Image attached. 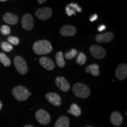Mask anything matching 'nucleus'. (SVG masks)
<instances>
[{"mask_svg": "<svg viewBox=\"0 0 127 127\" xmlns=\"http://www.w3.org/2000/svg\"><path fill=\"white\" fill-rule=\"evenodd\" d=\"M52 11L50 7H44L39 8L35 12V15L39 20L42 21L47 20L51 17Z\"/></svg>", "mask_w": 127, "mask_h": 127, "instance_id": "6", "label": "nucleus"}, {"mask_svg": "<svg viewBox=\"0 0 127 127\" xmlns=\"http://www.w3.org/2000/svg\"><path fill=\"white\" fill-rule=\"evenodd\" d=\"M67 112L75 117H79L81 114V110L77 104H72L70 106V108L67 111Z\"/></svg>", "mask_w": 127, "mask_h": 127, "instance_id": "19", "label": "nucleus"}, {"mask_svg": "<svg viewBox=\"0 0 127 127\" xmlns=\"http://www.w3.org/2000/svg\"><path fill=\"white\" fill-rule=\"evenodd\" d=\"M90 51L92 56L96 59H102L106 55V51L104 48L96 45L91 46Z\"/></svg>", "mask_w": 127, "mask_h": 127, "instance_id": "7", "label": "nucleus"}, {"mask_svg": "<svg viewBox=\"0 0 127 127\" xmlns=\"http://www.w3.org/2000/svg\"><path fill=\"white\" fill-rule=\"evenodd\" d=\"M76 12L77 11H76L75 9L71 8L70 7H66L65 8V12L69 17H70V16L72 15H75Z\"/></svg>", "mask_w": 127, "mask_h": 127, "instance_id": "28", "label": "nucleus"}, {"mask_svg": "<svg viewBox=\"0 0 127 127\" xmlns=\"http://www.w3.org/2000/svg\"><path fill=\"white\" fill-rule=\"evenodd\" d=\"M99 66L97 64H92L88 65L85 68V72L87 73H90L94 76H98L99 75Z\"/></svg>", "mask_w": 127, "mask_h": 127, "instance_id": "18", "label": "nucleus"}, {"mask_svg": "<svg viewBox=\"0 0 127 127\" xmlns=\"http://www.w3.org/2000/svg\"><path fill=\"white\" fill-rule=\"evenodd\" d=\"M91 127V126H88V127Z\"/></svg>", "mask_w": 127, "mask_h": 127, "instance_id": "35", "label": "nucleus"}, {"mask_svg": "<svg viewBox=\"0 0 127 127\" xmlns=\"http://www.w3.org/2000/svg\"><path fill=\"white\" fill-rule=\"evenodd\" d=\"M21 24L23 28L27 31H30L34 27V18L31 14H26L21 20Z\"/></svg>", "mask_w": 127, "mask_h": 127, "instance_id": "8", "label": "nucleus"}, {"mask_svg": "<svg viewBox=\"0 0 127 127\" xmlns=\"http://www.w3.org/2000/svg\"><path fill=\"white\" fill-rule=\"evenodd\" d=\"M39 62L41 65L47 70L51 71L54 69L55 64L54 62L47 57H41L39 58Z\"/></svg>", "mask_w": 127, "mask_h": 127, "instance_id": "13", "label": "nucleus"}, {"mask_svg": "<svg viewBox=\"0 0 127 127\" xmlns=\"http://www.w3.org/2000/svg\"><path fill=\"white\" fill-rule=\"evenodd\" d=\"M98 19V15L96 14H94L90 17V21L91 22H94Z\"/></svg>", "mask_w": 127, "mask_h": 127, "instance_id": "29", "label": "nucleus"}, {"mask_svg": "<svg viewBox=\"0 0 127 127\" xmlns=\"http://www.w3.org/2000/svg\"><path fill=\"white\" fill-rule=\"evenodd\" d=\"M55 84L57 86L64 92H67L70 88L69 84L66 79L63 77H57L55 79Z\"/></svg>", "mask_w": 127, "mask_h": 127, "instance_id": "10", "label": "nucleus"}, {"mask_svg": "<svg viewBox=\"0 0 127 127\" xmlns=\"http://www.w3.org/2000/svg\"><path fill=\"white\" fill-rule=\"evenodd\" d=\"M60 34L61 35L64 36H74L77 32V30L75 27L72 25H64L60 29Z\"/></svg>", "mask_w": 127, "mask_h": 127, "instance_id": "11", "label": "nucleus"}, {"mask_svg": "<svg viewBox=\"0 0 127 127\" xmlns=\"http://www.w3.org/2000/svg\"><path fill=\"white\" fill-rule=\"evenodd\" d=\"M1 47L2 50L5 52H10L13 48V47L11 44L9 42H6V41H4L1 43Z\"/></svg>", "mask_w": 127, "mask_h": 127, "instance_id": "23", "label": "nucleus"}, {"mask_svg": "<svg viewBox=\"0 0 127 127\" xmlns=\"http://www.w3.org/2000/svg\"><path fill=\"white\" fill-rule=\"evenodd\" d=\"M3 20L6 23L11 25H15L18 23V17L15 14L7 12L3 16Z\"/></svg>", "mask_w": 127, "mask_h": 127, "instance_id": "16", "label": "nucleus"}, {"mask_svg": "<svg viewBox=\"0 0 127 127\" xmlns=\"http://www.w3.org/2000/svg\"><path fill=\"white\" fill-rule=\"evenodd\" d=\"M2 103H1V101H0V110H1V108H2Z\"/></svg>", "mask_w": 127, "mask_h": 127, "instance_id": "33", "label": "nucleus"}, {"mask_svg": "<svg viewBox=\"0 0 127 127\" xmlns=\"http://www.w3.org/2000/svg\"><path fill=\"white\" fill-rule=\"evenodd\" d=\"M45 98L51 104L55 106H60L61 104V99L60 95L54 93H48L45 95Z\"/></svg>", "mask_w": 127, "mask_h": 127, "instance_id": "12", "label": "nucleus"}, {"mask_svg": "<svg viewBox=\"0 0 127 127\" xmlns=\"http://www.w3.org/2000/svg\"><path fill=\"white\" fill-rule=\"evenodd\" d=\"M110 120L111 123L113 124L114 126L118 127L121 125L123 123V118L122 117L121 114L117 111H114L111 114L110 117Z\"/></svg>", "mask_w": 127, "mask_h": 127, "instance_id": "15", "label": "nucleus"}, {"mask_svg": "<svg viewBox=\"0 0 127 127\" xmlns=\"http://www.w3.org/2000/svg\"><path fill=\"white\" fill-rule=\"evenodd\" d=\"M12 94L14 95V98L18 101H25L31 95L27 89L22 85L14 87L12 89Z\"/></svg>", "mask_w": 127, "mask_h": 127, "instance_id": "3", "label": "nucleus"}, {"mask_svg": "<svg viewBox=\"0 0 127 127\" xmlns=\"http://www.w3.org/2000/svg\"><path fill=\"white\" fill-rule=\"evenodd\" d=\"M115 76L119 80H124L127 77V66L125 64H121L115 71Z\"/></svg>", "mask_w": 127, "mask_h": 127, "instance_id": "9", "label": "nucleus"}, {"mask_svg": "<svg viewBox=\"0 0 127 127\" xmlns=\"http://www.w3.org/2000/svg\"><path fill=\"white\" fill-rule=\"evenodd\" d=\"M87 61V57L85 54L83 52H79V54L78 55V57L76 60V62L78 64L80 65H82L85 64Z\"/></svg>", "mask_w": 127, "mask_h": 127, "instance_id": "22", "label": "nucleus"}, {"mask_svg": "<svg viewBox=\"0 0 127 127\" xmlns=\"http://www.w3.org/2000/svg\"><path fill=\"white\" fill-rule=\"evenodd\" d=\"M7 40L9 42V43H10L11 45L12 44V45H17L20 42V39L17 36H10L8 38Z\"/></svg>", "mask_w": 127, "mask_h": 127, "instance_id": "26", "label": "nucleus"}, {"mask_svg": "<svg viewBox=\"0 0 127 127\" xmlns=\"http://www.w3.org/2000/svg\"><path fill=\"white\" fill-rule=\"evenodd\" d=\"M69 120L65 116H62L57 120L54 127H69Z\"/></svg>", "mask_w": 127, "mask_h": 127, "instance_id": "17", "label": "nucleus"}, {"mask_svg": "<svg viewBox=\"0 0 127 127\" xmlns=\"http://www.w3.org/2000/svg\"><path fill=\"white\" fill-rule=\"evenodd\" d=\"M35 118L39 124L47 125L51 121V117L47 111L43 109H39L36 112Z\"/></svg>", "mask_w": 127, "mask_h": 127, "instance_id": "5", "label": "nucleus"}, {"mask_svg": "<svg viewBox=\"0 0 127 127\" xmlns=\"http://www.w3.org/2000/svg\"><path fill=\"white\" fill-rule=\"evenodd\" d=\"M33 50L37 55H44L50 53L52 47L50 41L47 40H39L36 41L33 45Z\"/></svg>", "mask_w": 127, "mask_h": 127, "instance_id": "1", "label": "nucleus"}, {"mask_svg": "<svg viewBox=\"0 0 127 127\" xmlns=\"http://www.w3.org/2000/svg\"><path fill=\"white\" fill-rule=\"evenodd\" d=\"M7 0H0V2H6Z\"/></svg>", "mask_w": 127, "mask_h": 127, "instance_id": "34", "label": "nucleus"}, {"mask_svg": "<svg viewBox=\"0 0 127 127\" xmlns=\"http://www.w3.org/2000/svg\"><path fill=\"white\" fill-rule=\"evenodd\" d=\"M95 38L96 41L99 43H107L113 40L114 35L111 32H107L97 35Z\"/></svg>", "mask_w": 127, "mask_h": 127, "instance_id": "14", "label": "nucleus"}, {"mask_svg": "<svg viewBox=\"0 0 127 127\" xmlns=\"http://www.w3.org/2000/svg\"><path fill=\"white\" fill-rule=\"evenodd\" d=\"M46 0H38L37 2H38V4H44V2H46Z\"/></svg>", "mask_w": 127, "mask_h": 127, "instance_id": "31", "label": "nucleus"}, {"mask_svg": "<svg viewBox=\"0 0 127 127\" xmlns=\"http://www.w3.org/2000/svg\"><path fill=\"white\" fill-rule=\"evenodd\" d=\"M72 91L77 97L80 98H86L90 95V88L84 84L77 82L73 85Z\"/></svg>", "mask_w": 127, "mask_h": 127, "instance_id": "2", "label": "nucleus"}, {"mask_svg": "<svg viewBox=\"0 0 127 127\" xmlns=\"http://www.w3.org/2000/svg\"><path fill=\"white\" fill-rule=\"evenodd\" d=\"M1 32L4 35H8L11 32V29L8 26L6 25H3L1 27Z\"/></svg>", "mask_w": 127, "mask_h": 127, "instance_id": "25", "label": "nucleus"}, {"mask_svg": "<svg viewBox=\"0 0 127 127\" xmlns=\"http://www.w3.org/2000/svg\"><path fill=\"white\" fill-rule=\"evenodd\" d=\"M106 28H107V27H106L104 25H100V26L98 27V31L101 32V31H103L105 30H106Z\"/></svg>", "mask_w": 127, "mask_h": 127, "instance_id": "30", "label": "nucleus"}, {"mask_svg": "<svg viewBox=\"0 0 127 127\" xmlns=\"http://www.w3.org/2000/svg\"><path fill=\"white\" fill-rule=\"evenodd\" d=\"M56 62L57 65L60 68H63L64 66L65 65V61L64 59V54L62 52H57L56 54Z\"/></svg>", "mask_w": 127, "mask_h": 127, "instance_id": "20", "label": "nucleus"}, {"mask_svg": "<svg viewBox=\"0 0 127 127\" xmlns=\"http://www.w3.org/2000/svg\"><path fill=\"white\" fill-rule=\"evenodd\" d=\"M0 62L5 66H9L11 65L10 60L7 55L2 52L0 53Z\"/></svg>", "mask_w": 127, "mask_h": 127, "instance_id": "21", "label": "nucleus"}, {"mask_svg": "<svg viewBox=\"0 0 127 127\" xmlns=\"http://www.w3.org/2000/svg\"><path fill=\"white\" fill-rule=\"evenodd\" d=\"M14 65L17 71L22 75L27 73L28 66L24 59L21 56H17L14 58Z\"/></svg>", "mask_w": 127, "mask_h": 127, "instance_id": "4", "label": "nucleus"}, {"mask_svg": "<svg viewBox=\"0 0 127 127\" xmlns=\"http://www.w3.org/2000/svg\"><path fill=\"white\" fill-rule=\"evenodd\" d=\"M67 7H70L71 8L75 9L76 11H78V12H81L82 11V9L77 4H75V3H71V4H68Z\"/></svg>", "mask_w": 127, "mask_h": 127, "instance_id": "27", "label": "nucleus"}, {"mask_svg": "<svg viewBox=\"0 0 127 127\" xmlns=\"http://www.w3.org/2000/svg\"><path fill=\"white\" fill-rule=\"evenodd\" d=\"M24 127H34L32 126V125H25Z\"/></svg>", "mask_w": 127, "mask_h": 127, "instance_id": "32", "label": "nucleus"}, {"mask_svg": "<svg viewBox=\"0 0 127 127\" xmlns=\"http://www.w3.org/2000/svg\"><path fill=\"white\" fill-rule=\"evenodd\" d=\"M77 53L78 52L77 50H75V49H71L69 52H66L65 54V57L66 58V59L71 60L77 55Z\"/></svg>", "mask_w": 127, "mask_h": 127, "instance_id": "24", "label": "nucleus"}]
</instances>
